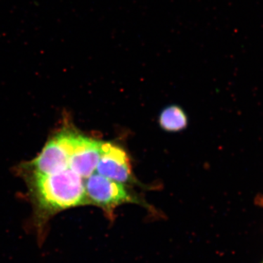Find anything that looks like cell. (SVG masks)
Returning a JSON list of instances; mask_svg holds the SVG:
<instances>
[{"label":"cell","instance_id":"obj_1","mask_svg":"<svg viewBox=\"0 0 263 263\" xmlns=\"http://www.w3.org/2000/svg\"><path fill=\"white\" fill-rule=\"evenodd\" d=\"M23 172L34 211L33 224L40 240H44L48 223L53 216L68 209L89 205L84 179L67 164L51 174Z\"/></svg>","mask_w":263,"mask_h":263},{"label":"cell","instance_id":"obj_2","mask_svg":"<svg viewBox=\"0 0 263 263\" xmlns=\"http://www.w3.org/2000/svg\"><path fill=\"white\" fill-rule=\"evenodd\" d=\"M85 190L89 205L100 208L109 220L115 219L116 210L127 203H136L149 208L141 199L138 198L124 187L122 183L117 182L94 173L84 179Z\"/></svg>","mask_w":263,"mask_h":263},{"label":"cell","instance_id":"obj_3","mask_svg":"<svg viewBox=\"0 0 263 263\" xmlns=\"http://www.w3.org/2000/svg\"><path fill=\"white\" fill-rule=\"evenodd\" d=\"M98 174L117 182H133L129 156L121 147L113 143L103 142L101 157L97 166Z\"/></svg>","mask_w":263,"mask_h":263},{"label":"cell","instance_id":"obj_4","mask_svg":"<svg viewBox=\"0 0 263 263\" xmlns=\"http://www.w3.org/2000/svg\"><path fill=\"white\" fill-rule=\"evenodd\" d=\"M159 124L164 130L176 133L187 127V117L180 107L171 105L162 110L159 118Z\"/></svg>","mask_w":263,"mask_h":263}]
</instances>
